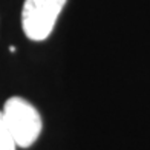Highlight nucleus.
<instances>
[{
  "label": "nucleus",
  "mask_w": 150,
  "mask_h": 150,
  "mask_svg": "<svg viewBox=\"0 0 150 150\" xmlns=\"http://www.w3.org/2000/svg\"><path fill=\"white\" fill-rule=\"evenodd\" d=\"M5 122L17 147L28 149L42 133L43 121L35 107L22 97H11L2 109Z\"/></svg>",
  "instance_id": "obj_1"
},
{
  "label": "nucleus",
  "mask_w": 150,
  "mask_h": 150,
  "mask_svg": "<svg viewBox=\"0 0 150 150\" xmlns=\"http://www.w3.org/2000/svg\"><path fill=\"white\" fill-rule=\"evenodd\" d=\"M67 0H25L22 8V28L34 42H43L51 35L58 16Z\"/></svg>",
  "instance_id": "obj_2"
},
{
  "label": "nucleus",
  "mask_w": 150,
  "mask_h": 150,
  "mask_svg": "<svg viewBox=\"0 0 150 150\" xmlns=\"http://www.w3.org/2000/svg\"><path fill=\"white\" fill-rule=\"evenodd\" d=\"M16 149H17V144L5 122L2 110H0V150H16Z\"/></svg>",
  "instance_id": "obj_3"
}]
</instances>
